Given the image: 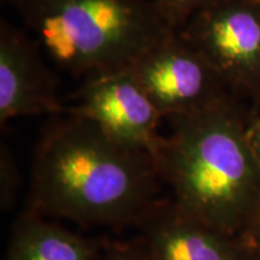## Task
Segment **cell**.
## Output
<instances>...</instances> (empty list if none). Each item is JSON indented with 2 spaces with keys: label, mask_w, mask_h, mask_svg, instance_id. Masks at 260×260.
<instances>
[{
  "label": "cell",
  "mask_w": 260,
  "mask_h": 260,
  "mask_svg": "<svg viewBox=\"0 0 260 260\" xmlns=\"http://www.w3.org/2000/svg\"><path fill=\"white\" fill-rule=\"evenodd\" d=\"M152 154L123 147L95 123L54 116L32 160L31 209L83 225L139 223L155 203L159 180Z\"/></svg>",
  "instance_id": "obj_1"
},
{
  "label": "cell",
  "mask_w": 260,
  "mask_h": 260,
  "mask_svg": "<svg viewBox=\"0 0 260 260\" xmlns=\"http://www.w3.org/2000/svg\"><path fill=\"white\" fill-rule=\"evenodd\" d=\"M171 135L153 155L184 212L211 228L241 237L260 209V165L247 128L228 98L169 117Z\"/></svg>",
  "instance_id": "obj_2"
},
{
  "label": "cell",
  "mask_w": 260,
  "mask_h": 260,
  "mask_svg": "<svg viewBox=\"0 0 260 260\" xmlns=\"http://www.w3.org/2000/svg\"><path fill=\"white\" fill-rule=\"evenodd\" d=\"M60 69L84 80L129 69L177 32L154 0H6Z\"/></svg>",
  "instance_id": "obj_3"
},
{
  "label": "cell",
  "mask_w": 260,
  "mask_h": 260,
  "mask_svg": "<svg viewBox=\"0 0 260 260\" xmlns=\"http://www.w3.org/2000/svg\"><path fill=\"white\" fill-rule=\"evenodd\" d=\"M178 32L209 60L226 88L260 92V0H216Z\"/></svg>",
  "instance_id": "obj_4"
},
{
  "label": "cell",
  "mask_w": 260,
  "mask_h": 260,
  "mask_svg": "<svg viewBox=\"0 0 260 260\" xmlns=\"http://www.w3.org/2000/svg\"><path fill=\"white\" fill-rule=\"evenodd\" d=\"M164 117L186 115L226 98V86L201 52L175 32L129 68Z\"/></svg>",
  "instance_id": "obj_5"
},
{
  "label": "cell",
  "mask_w": 260,
  "mask_h": 260,
  "mask_svg": "<svg viewBox=\"0 0 260 260\" xmlns=\"http://www.w3.org/2000/svg\"><path fill=\"white\" fill-rule=\"evenodd\" d=\"M70 100L65 113L92 121L117 144L153 157L162 117L129 69L84 80Z\"/></svg>",
  "instance_id": "obj_6"
},
{
  "label": "cell",
  "mask_w": 260,
  "mask_h": 260,
  "mask_svg": "<svg viewBox=\"0 0 260 260\" xmlns=\"http://www.w3.org/2000/svg\"><path fill=\"white\" fill-rule=\"evenodd\" d=\"M59 80L44 63L40 44L0 19V123L35 115H63Z\"/></svg>",
  "instance_id": "obj_7"
},
{
  "label": "cell",
  "mask_w": 260,
  "mask_h": 260,
  "mask_svg": "<svg viewBox=\"0 0 260 260\" xmlns=\"http://www.w3.org/2000/svg\"><path fill=\"white\" fill-rule=\"evenodd\" d=\"M154 260H249L240 237L211 228L174 200L155 203L138 223Z\"/></svg>",
  "instance_id": "obj_8"
},
{
  "label": "cell",
  "mask_w": 260,
  "mask_h": 260,
  "mask_svg": "<svg viewBox=\"0 0 260 260\" xmlns=\"http://www.w3.org/2000/svg\"><path fill=\"white\" fill-rule=\"evenodd\" d=\"M95 254L93 242L30 212L16 223L6 260H94Z\"/></svg>",
  "instance_id": "obj_9"
},
{
  "label": "cell",
  "mask_w": 260,
  "mask_h": 260,
  "mask_svg": "<svg viewBox=\"0 0 260 260\" xmlns=\"http://www.w3.org/2000/svg\"><path fill=\"white\" fill-rule=\"evenodd\" d=\"M216 0H154L164 17L180 31L195 12Z\"/></svg>",
  "instance_id": "obj_10"
},
{
  "label": "cell",
  "mask_w": 260,
  "mask_h": 260,
  "mask_svg": "<svg viewBox=\"0 0 260 260\" xmlns=\"http://www.w3.org/2000/svg\"><path fill=\"white\" fill-rule=\"evenodd\" d=\"M0 168H2V206L3 209H9L14 203L15 194L17 191L18 172L11 152L4 144H2Z\"/></svg>",
  "instance_id": "obj_11"
},
{
  "label": "cell",
  "mask_w": 260,
  "mask_h": 260,
  "mask_svg": "<svg viewBox=\"0 0 260 260\" xmlns=\"http://www.w3.org/2000/svg\"><path fill=\"white\" fill-rule=\"evenodd\" d=\"M105 260H154L147 246L141 240L140 243L132 245H115L106 252Z\"/></svg>",
  "instance_id": "obj_12"
},
{
  "label": "cell",
  "mask_w": 260,
  "mask_h": 260,
  "mask_svg": "<svg viewBox=\"0 0 260 260\" xmlns=\"http://www.w3.org/2000/svg\"><path fill=\"white\" fill-rule=\"evenodd\" d=\"M240 239L252 254L260 256V209Z\"/></svg>",
  "instance_id": "obj_13"
},
{
  "label": "cell",
  "mask_w": 260,
  "mask_h": 260,
  "mask_svg": "<svg viewBox=\"0 0 260 260\" xmlns=\"http://www.w3.org/2000/svg\"><path fill=\"white\" fill-rule=\"evenodd\" d=\"M247 138H248L253 153L260 165V117L254 119L252 124L247 128Z\"/></svg>",
  "instance_id": "obj_14"
},
{
  "label": "cell",
  "mask_w": 260,
  "mask_h": 260,
  "mask_svg": "<svg viewBox=\"0 0 260 260\" xmlns=\"http://www.w3.org/2000/svg\"><path fill=\"white\" fill-rule=\"evenodd\" d=\"M249 260H260V256H256L251 253V258H249Z\"/></svg>",
  "instance_id": "obj_15"
}]
</instances>
